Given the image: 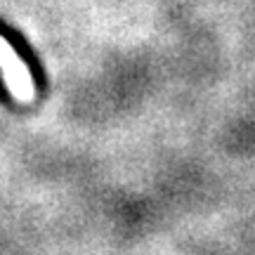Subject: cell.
<instances>
[{
	"label": "cell",
	"mask_w": 255,
	"mask_h": 255,
	"mask_svg": "<svg viewBox=\"0 0 255 255\" xmlns=\"http://www.w3.org/2000/svg\"><path fill=\"white\" fill-rule=\"evenodd\" d=\"M0 69L5 71V81L12 88V92L19 100H31L33 97V83H31V73L26 71V66L21 64L14 50L0 38Z\"/></svg>",
	"instance_id": "cell-1"
}]
</instances>
